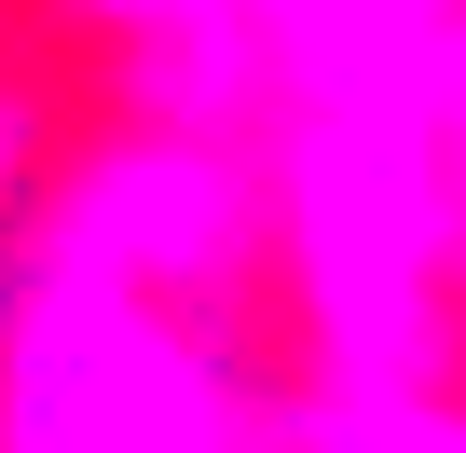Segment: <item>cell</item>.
Here are the masks:
<instances>
[{
  "label": "cell",
  "instance_id": "obj_1",
  "mask_svg": "<svg viewBox=\"0 0 466 453\" xmlns=\"http://www.w3.org/2000/svg\"><path fill=\"white\" fill-rule=\"evenodd\" d=\"M0 453H233V371L178 330V289L42 248L15 289Z\"/></svg>",
  "mask_w": 466,
  "mask_h": 453
},
{
  "label": "cell",
  "instance_id": "obj_2",
  "mask_svg": "<svg viewBox=\"0 0 466 453\" xmlns=\"http://www.w3.org/2000/svg\"><path fill=\"white\" fill-rule=\"evenodd\" d=\"M28 192H42V110H28V97H0V248H15Z\"/></svg>",
  "mask_w": 466,
  "mask_h": 453
}]
</instances>
